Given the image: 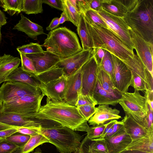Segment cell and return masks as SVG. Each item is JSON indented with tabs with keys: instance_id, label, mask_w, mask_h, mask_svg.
<instances>
[{
	"instance_id": "cell-1",
	"label": "cell",
	"mask_w": 153,
	"mask_h": 153,
	"mask_svg": "<svg viewBox=\"0 0 153 153\" xmlns=\"http://www.w3.org/2000/svg\"><path fill=\"white\" fill-rule=\"evenodd\" d=\"M35 118L55 121L74 131L86 132L89 127L77 107L65 101L54 102L47 98Z\"/></svg>"
},
{
	"instance_id": "cell-2",
	"label": "cell",
	"mask_w": 153,
	"mask_h": 153,
	"mask_svg": "<svg viewBox=\"0 0 153 153\" xmlns=\"http://www.w3.org/2000/svg\"><path fill=\"white\" fill-rule=\"evenodd\" d=\"M40 133L49 143L54 145L60 153H76L82 136L68 127L55 121L41 119Z\"/></svg>"
},
{
	"instance_id": "cell-3",
	"label": "cell",
	"mask_w": 153,
	"mask_h": 153,
	"mask_svg": "<svg viewBox=\"0 0 153 153\" xmlns=\"http://www.w3.org/2000/svg\"><path fill=\"white\" fill-rule=\"evenodd\" d=\"M123 18L132 30L153 44V0H137Z\"/></svg>"
},
{
	"instance_id": "cell-4",
	"label": "cell",
	"mask_w": 153,
	"mask_h": 153,
	"mask_svg": "<svg viewBox=\"0 0 153 153\" xmlns=\"http://www.w3.org/2000/svg\"><path fill=\"white\" fill-rule=\"evenodd\" d=\"M46 51L64 59L82 50L76 34L66 27L57 28L50 31L41 45Z\"/></svg>"
},
{
	"instance_id": "cell-5",
	"label": "cell",
	"mask_w": 153,
	"mask_h": 153,
	"mask_svg": "<svg viewBox=\"0 0 153 153\" xmlns=\"http://www.w3.org/2000/svg\"><path fill=\"white\" fill-rule=\"evenodd\" d=\"M86 22L92 39L93 48H100L108 51L122 61L133 57L134 52L131 50L110 29L90 24L86 21Z\"/></svg>"
},
{
	"instance_id": "cell-6",
	"label": "cell",
	"mask_w": 153,
	"mask_h": 153,
	"mask_svg": "<svg viewBox=\"0 0 153 153\" xmlns=\"http://www.w3.org/2000/svg\"><path fill=\"white\" fill-rule=\"evenodd\" d=\"M118 103L125 114L129 115L144 127L143 121L147 113V103L145 97L141 95L139 91L134 90L133 93L126 92L122 94Z\"/></svg>"
},
{
	"instance_id": "cell-7",
	"label": "cell",
	"mask_w": 153,
	"mask_h": 153,
	"mask_svg": "<svg viewBox=\"0 0 153 153\" xmlns=\"http://www.w3.org/2000/svg\"><path fill=\"white\" fill-rule=\"evenodd\" d=\"M44 95L42 93L27 95L2 103V111L20 114L35 117L41 107Z\"/></svg>"
},
{
	"instance_id": "cell-8",
	"label": "cell",
	"mask_w": 153,
	"mask_h": 153,
	"mask_svg": "<svg viewBox=\"0 0 153 153\" xmlns=\"http://www.w3.org/2000/svg\"><path fill=\"white\" fill-rule=\"evenodd\" d=\"M41 94L39 88L19 82L6 81L4 82L0 87V99L2 103L26 96Z\"/></svg>"
},
{
	"instance_id": "cell-9",
	"label": "cell",
	"mask_w": 153,
	"mask_h": 153,
	"mask_svg": "<svg viewBox=\"0 0 153 153\" xmlns=\"http://www.w3.org/2000/svg\"><path fill=\"white\" fill-rule=\"evenodd\" d=\"M97 12L105 21L108 28L115 34L131 50L134 51V46L130 33L131 29L123 18L110 14L102 9Z\"/></svg>"
},
{
	"instance_id": "cell-10",
	"label": "cell",
	"mask_w": 153,
	"mask_h": 153,
	"mask_svg": "<svg viewBox=\"0 0 153 153\" xmlns=\"http://www.w3.org/2000/svg\"><path fill=\"white\" fill-rule=\"evenodd\" d=\"M112 55L114 65L112 81L116 88L122 94L128 92L130 86L131 72L121 60L114 55Z\"/></svg>"
},
{
	"instance_id": "cell-11",
	"label": "cell",
	"mask_w": 153,
	"mask_h": 153,
	"mask_svg": "<svg viewBox=\"0 0 153 153\" xmlns=\"http://www.w3.org/2000/svg\"><path fill=\"white\" fill-rule=\"evenodd\" d=\"M130 33L137 54L153 76V44L146 41L131 29L130 30Z\"/></svg>"
},
{
	"instance_id": "cell-12",
	"label": "cell",
	"mask_w": 153,
	"mask_h": 153,
	"mask_svg": "<svg viewBox=\"0 0 153 153\" xmlns=\"http://www.w3.org/2000/svg\"><path fill=\"white\" fill-rule=\"evenodd\" d=\"M97 67L93 56L82 67V92L83 94L93 96L97 81Z\"/></svg>"
},
{
	"instance_id": "cell-13",
	"label": "cell",
	"mask_w": 153,
	"mask_h": 153,
	"mask_svg": "<svg viewBox=\"0 0 153 153\" xmlns=\"http://www.w3.org/2000/svg\"><path fill=\"white\" fill-rule=\"evenodd\" d=\"M93 56V49L82 50L70 57L61 59L56 65L62 68L64 74L68 76L79 69Z\"/></svg>"
},
{
	"instance_id": "cell-14",
	"label": "cell",
	"mask_w": 153,
	"mask_h": 153,
	"mask_svg": "<svg viewBox=\"0 0 153 153\" xmlns=\"http://www.w3.org/2000/svg\"><path fill=\"white\" fill-rule=\"evenodd\" d=\"M66 76L64 74L59 78L48 83H40L42 93L54 102L65 101Z\"/></svg>"
},
{
	"instance_id": "cell-15",
	"label": "cell",
	"mask_w": 153,
	"mask_h": 153,
	"mask_svg": "<svg viewBox=\"0 0 153 153\" xmlns=\"http://www.w3.org/2000/svg\"><path fill=\"white\" fill-rule=\"evenodd\" d=\"M0 122L17 127H33L41 126L40 120L25 115L1 111Z\"/></svg>"
},
{
	"instance_id": "cell-16",
	"label": "cell",
	"mask_w": 153,
	"mask_h": 153,
	"mask_svg": "<svg viewBox=\"0 0 153 153\" xmlns=\"http://www.w3.org/2000/svg\"><path fill=\"white\" fill-rule=\"evenodd\" d=\"M26 55L33 62L37 74L49 69L61 60L57 55L47 51Z\"/></svg>"
},
{
	"instance_id": "cell-17",
	"label": "cell",
	"mask_w": 153,
	"mask_h": 153,
	"mask_svg": "<svg viewBox=\"0 0 153 153\" xmlns=\"http://www.w3.org/2000/svg\"><path fill=\"white\" fill-rule=\"evenodd\" d=\"M81 67L66 76L65 102L73 105L75 106L77 100V92L82 88Z\"/></svg>"
},
{
	"instance_id": "cell-18",
	"label": "cell",
	"mask_w": 153,
	"mask_h": 153,
	"mask_svg": "<svg viewBox=\"0 0 153 153\" xmlns=\"http://www.w3.org/2000/svg\"><path fill=\"white\" fill-rule=\"evenodd\" d=\"M109 153H120L131 143L132 139L124 126L111 136L104 137Z\"/></svg>"
},
{
	"instance_id": "cell-19",
	"label": "cell",
	"mask_w": 153,
	"mask_h": 153,
	"mask_svg": "<svg viewBox=\"0 0 153 153\" xmlns=\"http://www.w3.org/2000/svg\"><path fill=\"white\" fill-rule=\"evenodd\" d=\"M96 109L95 113L88 121L90 125L103 124L111 120L121 118L119 115L120 111L109 107V105H99Z\"/></svg>"
},
{
	"instance_id": "cell-20",
	"label": "cell",
	"mask_w": 153,
	"mask_h": 153,
	"mask_svg": "<svg viewBox=\"0 0 153 153\" xmlns=\"http://www.w3.org/2000/svg\"><path fill=\"white\" fill-rule=\"evenodd\" d=\"M102 9L114 16L123 18L132 7L134 0H101Z\"/></svg>"
},
{
	"instance_id": "cell-21",
	"label": "cell",
	"mask_w": 153,
	"mask_h": 153,
	"mask_svg": "<svg viewBox=\"0 0 153 153\" xmlns=\"http://www.w3.org/2000/svg\"><path fill=\"white\" fill-rule=\"evenodd\" d=\"M21 19L13 28V30L25 33L31 39L36 40L39 35L45 34L42 26L31 21L22 14H20Z\"/></svg>"
},
{
	"instance_id": "cell-22",
	"label": "cell",
	"mask_w": 153,
	"mask_h": 153,
	"mask_svg": "<svg viewBox=\"0 0 153 153\" xmlns=\"http://www.w3.org/2000/svg\"><path fill=\"white\" fill-rule=\"evenodd\" d=\"M21 59L10 54L0 56V85L6 82L9 75L19 67Z\"/></svg>"
},
{
	"instance_id": "cell-23",
	"label": "cell",
	"mask_w": 153,
	"mask_h": 153,
	"mask_svg": "<svg viewBox=\"0 0 153 153\" xmlns=\"http://www.w3.org/2000/svg\"><path fill=\"white\" fill-rule=\"evenodd\" d=\"M121 121L126 132L130 136L132 140L140 139L147 134L148 130L129 115L125 114Z\"/></svg>"
},
{
	"instance_id": "cell-24",
	"label": "cell",
	"mask_w": 153,
	"mask_h": 153,
	"mask_svg": "<svg viewBox=\"0 0 153 153\" xmlns=\"http://www.w3.org/2000/svg\"><path fill=\"white\" fill-rule=\"evenodd\" d=\"M130 150L153 153V130H148L146 134L140 139L132 140L124 150Z\"/></svg>"
},
{
	"instance_id": "cell-25",
	"label": "cell",
	"mask_w": 153,
	"mask_h": 153,
	"mask_svg": "<svg viewBox=\"0 0 153 153\" xmlns=\"http://www.w3.org/2000/svg\"><path fill=\"white\" fill-rule=\"evenodd\" d=\"M93 97L97 105H111L115 106L119 103V100L121 97H117L103 90L97 81Z\"/></svg>"
},
{
	"instance_id": "cell-26",
	"label": "cell",
	"mask_w": 153,
	"mask_h": 153,
	"mask_svg": "<svg viewBox=\"0 0 153 153\" xmlns=\"http://www.w3.org/2000/svg\"><path fill=\"white\" fill-rule=\"evenodd\" d=\"M6 81H14L22 82L32 87L39 88L40 83L36 79L18 67L9 75Z\"/></svg>"
},
{
	"instance_id": "cell-27",
	"label": "cell",
	"mask_w": 153,
	"mask_h": 153,
	"mask_svg": "<svg viewBox=\"0 0 153 153\" xmlns=\"http://www.w3.org/2000/svg\"><path fill=\"white\" fill-rule=\"evenodd\" d=\"M77 31L81 40L83 50H87L93 48L92 39L88 30L84 14H81L77 26Z\"/></svg>"
},
{
	"instance_id": "cell-28",
	"label": "cell",
	"mask_w": 153,
	"mask_h": 153,
	"mask_svg": "<svg viewBox=\"0 0 153 153\" xmlns=\"http://www.w3.org/2000/svg\"><path fill=\"white\" fill-rule=\"evenodd\" d=\"M97 80L103 90L117 97H121L122 94L116 88L110 76L98 66Z\"/></svg>"
},
{
	"instance_id": "cell-29",
	"label": "cell",
	"mask_w": 153,
	"mask_h": 153,
	"mask_svg": "<svg viewBox=\"0 0 153 153\" xmlns=\"http://www.w3.org/2000/svg\"><path fill=\"white\" fill-rule=\"evenodd\" d=\"M63 74L62 68L55 65L48 70L37 74L35 78L40 83L46 84L59 78Z\"/></svg>"
},
{
	"instance_id": "cell-30",
	"label": "cell",
	"mask_w": 153,
	"mask_h": 153,
	"mask_svg": "<svg viewBox=\"0 0 153 153\" xmlns=\"http://www.w3.org/2000/svg\"><path fill=\"white\" fill-rule=\"evenodd\" d=\"M122 61L131 71L139 76L146 82V68L137 54L135 53L133 57Z\"/></svg>"
},
{
	"instance_id": "cell-31",
	"label": "cell",
	"mask_w": 153,
	"mask_h": 153,
	"mask_svg": "<svg viewBox=\"0 0 153 153\" xmlns=\"http://www.w3.org/2000/svg\"><path fill=\"white\" fill-rule=\"evenodd\" d=\"M23 0H0V6L11 16L22 12Z\"/></svg>"
},
{
	"instance_id": "cell-32",
	"label": "cell",
	"mask_w": 153,
	"mask_h": 153,
	"mask_svg": "<svg viewBox=\"0 0 153 153\" xmlns=\"http://www.w3.org/2000/svg\"><path fill=\"white\" fill-rule=\"evenodd\" d=\"M42 0H23L22 12L29 15L42 13Z\"/></svg>"
},
{
	"instance_id": "cell-33",
	"label": "cell",
	"mask_w": 153,
	"mask_h": 153,
	"mask_svg": "<svg viewBox=\"0 0 153 153\" xmlns=\"http://www.w3.org/2000/svg\"><path fill=\"white\" fill-rule=\"evenodd\" d=\"M63 11L65 14L67 21L71 22L75 26H77L81 14L70 3L68 0H62Z\"/></svg>"
},
{
	"instance_id": "cell-34",
	"label": "cell",
	"mask_w": 153,
	"mask_h": 153,
	"mask_svg": "<svg viewBox=\"0 0 153 153\" xmlns=\"http://www.w3.org/2000/svg\"><path fill=\"white\" fill-rule=\"evenodd\" d=\"M45 143H49L48 140L41 133L31 136L29 140L22 148V153H29L33 151L38 146Z\"/></svg>"
},
{
	"instance_id": "cell-35",
	"label": "cell",
	"mask_w": 153,
	"mask_h": 153,
	"mask_svg": "<svg viewBox=\"0 0 153 153\" xmlns=\"http://www.w3.org/2000/svg\"><path fill=\"white\" fill-rule=\"evenodd\" d=\"M98 67L108 75L112 80L114 71L112 54L108 51L105 50L104 56L100 65Z\"/></svg>"
},
{
	"instance_id": "cell-36",
	"label": "cell",
	"mask_w": 153,
	"mask_h": 153,
	"mask_svg": "<svg viewBox=\"0 0 153 153\" xmlns=\"http://www.w3.org/2000/svg\"><path fill=\"white\" fill-rule=\"evenodd\" d=\"M86 21L90 24L97 25L108 28L106 24L97 11L90 9L84 14Z\"/></svg>"
},
{
	"instance_id": "cell-37",
	"label": "cell",
	"mask_w": 153,
	"mask_h": 153,
	"mask_svg": "<svg viewBox=\"0 0 153 153\" xmlns=\"http://www.w3.org/2000/svg\"><path fill=\"white\" fill-rule=\"evenodd\" d=\"M21 57L22 69L31 76L35 78L37 73L31 60L26 54L19 53Z\"/></svg>"
},
{
	"instance_id": "cell-38",
	"label": "cell",
	"mask_w": 153,
	"mask_h": 153,
	"mask_svg": "<svg viewBox=\"0 0 153 153\" xmlns=\"http://www.w3.org/2000/svg\"><path fill=\"white\" fill-rule=\"evenodd\" d=\"M30 136L18 132L14 133L5 138L7 141L22 148L29 140Z\"/></svg>"
},
{
	"instance_id": "cell-39",
	"label": "cell",
	"mask_w": 153,
	"mask_h": 153,
	"mask_svg": "<svg viewBox=\"0 0 153 153\" xmlns=\"http://www.w3.org/2000/svg\"><path fill=\"white\" fill-rule=\"evenodd\" d=\"M19 53L25 54L43 52L44 51L41 45L37 43H30L27 45L19 46L16 48Z\"/></svg>"
},
{
	"instance_id": "cell-40",
	"label": "cell",
	"mask_w": 153,
	"mask_h": 153,
	"mask_svg": "<svg viewBox=\"0 0 153 153\" xmlns=\"http://www.w3.org/2000/svg\"><path fill=\"white\" fill-rule=\"evenodd\" d=\"M108 122L103 124L89 127L86 132L88 138L93 139L101 137Z\"/></svg>"
},
{
	"instance_id": "cell-41",
	"label": "cell",
	"mask_w": 153,
	"mask_h": 153,
	"mask_svg": "<svg viewBox=\"0 0 153 153\" xmlns=\"http://www.w3.org/2000/svg\"><path fill=\"white\" fill-rule=\"evenodd\" d=\"M131 72L132 77L130 86L133 87L134 90L145 91L146 90L145 81L133 71Z\"/></svg>"
},
{
	"instance_id": "cell-42",
	"label": "cell",
	"mask_w": 153,
	"mask_h": 153,
	"mask_svg": "<svg viewBox=\"0 0 153 153\" xmlns=\"http://www.w3.org/2000/svg\"><path fill=\"white\" fill-rule=\"evenodd\" d=\"M87 104L97 105V102L93 96L84 94L82 92V89L77 92V100L75 106L78 107Z\"/></svg>"
},
{
	"instance_id": "cell-43",
	"label": "cell",
	"mask_w": 153,
	"mask_h": 153,
	"mask_svg": "<svg viewBox=\"0 0 153 153\" xmlns=\"http://www.w3.org/2000/svg\"><path fill=\"white\" fill-rule=\"evenodd\" d=\"M90 141L94 150L103 153H109L104 137H100L96 139H90Z\"/></svg>"
},
{
	"instance_id": "cell-44",
	"label": "cell",
	"mask_w": 153,
	"mask_h": 153,
	"mask_svg": "<svg viewBox=\"0 0 153 153\" xmlns=\"http://www.w3.org/2000/svg\"><path fill=\"white\" fill-rule=\"evenodd\" d=\"M95 105L93 104H87L77 107L82 115L88 121L95 113Z\"/></svg>"
},
{
	"instance_id": "cell-45",
	"label": "cell",
	"mask_w": 153,
	"mask_h": 153,
	"mask_svg": "<svg viewBox=\"0 0 153 153\" xmlns=\"http://www.w3.org/2000/svg\"><path fill=\"white\" fill-rule=\"evenodd\" d=\"M76 153H103L94 150L91 144L90 139L86 136L81 142Z\"/></svg>"
},
{
	"instance_id": "cell-46",
	"label": "cell",
	"mask_w": 153,
	"mask_h": 153,
	"mask_svg": "<svg viewBox=\"0 0 153 153\" xmlns=\"http://www.w3.org/2000/svg\"><path fill=\"white\" fill-rule=\"evenodd\" d=\"M19 148L5 138L0 141V153H12Z\"/></svg>"
},
{
	"instance_id": "cell-47",
	"label": "cell",
	"mask_w": 153,
	"mask_h": 153,
	"mask_svg": "<svg viewBox=\"0 0 153 153\" xmlns=\"http://www.w3.org/2000/svg\"><path fill=\"white\" fill-rule=\"evenodd\" d=\"M148 111L147 115L143 121L144 127L148 131L153 130V110L147 103Z\"/></svg>"
},
{
	"instance_id": "cell-48",
	"label": "cell",
	"mask_w": 153,
	"mask_h": 153,
	"mask_svg": "<svg viewBox=\"0 0 153 153\" xmlns=\"http://www.w3.org/2000/svg\"><path fill=\"white\" fill-rule=\"evenodd\" d=\"M41 126L33 127H18L17 128L18 133L24 134L32 136L40 133Z\"/></svg>"
},
{
	"instance_id": "cell-49",
	"label": "cell",
	"mask_w": 153,
	"mask_h": 153,
	"mask_svg": "<svg viewBox=\"0 0 153 153\" xmlns=\"http://www.w3.org/2000/svg\"><path fill=\"white\" fill-rule=\"evenodd\" d=\"M105 52V50L100 48H93V56L98 66H99L100 65L104 56Z\"/></svg>"
},
{
	"instance_id": "cell-50",
	"label": "cell",
	"mask_w": 153,
	"mask_h": 153,
	"mask_svg": "<svg viewBox=\"0 0 153 153\" xmlns=\"http://www.w3.org/2000/svg\"><path fill=\"white\" fill-rule=\"evenodd\" d=\"M76 10L80 14H84L91 9L88 0H76Z\"/></svg>"
},
{
	"instance_id": "cell-51",
	"label": "cell",
	"mask_w": 153,
	"mask_h": 153,
	"mask_svg": "<svg viewBox=\"0 0 153 153\" xmlns=\"http://www.w3.org/2000/svg\"><path fill=\"white\" fill-rule=\"evenodd\" d=\"M43 3L47 4L51 7L63 11L62 0H42Z\"/></svg>"
},
{
	"instance_id": "cell-52",
	"label": "cell",
	"mask_w": 153,
	"mask_h": 153,
	"mask_svg": "<svg viewBox=\"0 0 153 153\" xmlns=\"http://www.w3.org/2000/svg\"><path fill=\"white\" fill-rule=\"evenodd\" d=\"M91 9L98 11L102 9L101 0H88Z\"/></svg>"
},
{
	"instance_id": "cell-53",
	"label": "cell",
	"mask_w": 153,
	"mask_h": 153,
	"mask_svg": "<svg viewBox=\"0 0 153 153\" xmlns=\"http://www.w3.org/2000/svg\"><path fill=\"white\" fill-rule=\"evenodd\" d=\"M17 128H10L0 131V138H6L17 133Z\"/></svg>"
},
{
	"instance_id": "cell-54",
	"label": "cell",
	"mask_w": 153,
	"mask_h": 153,
	"mask_svg": "<svg viewBox=\"0 0 153 153\" xmlns=\"http://www.w3.org/2000/svg\"><path fill=\"white\" fill-rule=\"evenodd\" d=\"M145 97L148 104L153 110V91L146 90L145 91Z\"/></svg>"
},
{
	"instance_id": "cell-55",
	"label": "cell",
	"mask_w": 153,
	"mask_h": 153,
	"mask_svg": "<svg viewBox=\"0 0 153 153\" xmlns=\"http://www.w3.org/2000/svg\"><path fill=\"white\" fill-rule=\"evenodd\" d=\"M59 19L58 17H55L53 19L49 25L46 27V30L51 31L57 28L59 25Z\"/></svg>"
},
{
	"instance_id": "cell-56",
	"label": "cell",
	"mask_w": 153,
	"mask_h": 153,
	"mask_svg": "<svg viewBox=\"0 0 153 153\" xmlns=\"http://www.w3.org/2000/svg\"><path fill=\"white\" fill-rule=\"evenodd\" d=\"M7 23L6 18L3 12L0 9V25L2 26L6 25Z\"/></svg>"
},
{
	"instance_id": "cell-57",
	"label": "cell",
	"mask_w": 153,
	"mask_h": 153,
	"mask_svg": "<svg viewBox=\"0 0 153 153\" xmlns=\"http://www.w3.org/2000/svg\"><path fill=\"white\" fill-rule=\"evenodd\" d=\"M17 128L18 127L7 125L0 122V131L10 128Z\"/></svg>"
},
{
	"instance_id": "cell-58",
	"label": "cell",
	"mask_w": 153,
	"mask_h": 153,
	"mask_svg": "<svg viewBox=\"0 0 153 153\" xmlns=\"http://www.w3.org/2000/svg\"><path fill=\"white\" fill-rule=\"evenodd\" d=\"M67 21V16L65 13L63 12L61 14L60 17L59 19V25L62 24L65 21Z\"/></svg>"
},
{
	"instance_id": "cell-59",
	"label": "cell",
	"mask_w": 153,
	"mask_h": 153,
	"mask_svg": "<svg viewBox=\"0 0 153 153\" xmlns=\"http://www.w3.org/2000/svg\"><path fill=\"white\" fill-rule=\"evenodd\" d=\"M120 153H151L149 152H143L142 151L134 150H124Z\"/></svg>"
},
{
	"instance_id": "cell-60",
	"label": "cell",
	"mask_w": 153,
	"mask_h": 153,
	"mask_svg": "<svg viewBox=\"0 0 153 153\" xmlns=\"http://www.w3.org/2000/svg\"><path fill=\"white\" fill-rule=\"evenodd\" d=\"M22 148H19L12 153H22Z\"/></svg>"
},
{
	"instance_id": "cell-61",
	"label": "cell",
	"mask_w": 153,
	"mask_h": 153,
	"mask_svg": "<svg viewBox=\"0 0 153 153\" xmlns=\"http://www.w3.org/2000/svg\"><path fill=\"white\" fill-rule=\"evenodd\" d=\"M32 153H43L41 150V149L39 148H37L35 152Z\"/></svg>"
},
{
	"instance_id": "cell-62",
	"label": "cell",
	"mask_w": 153,
	"mask_h": 153,
	"mask_svg": "<svg viewBox=\"0 0 153 153\" xmlns=\"http://www.w3.org/2000/svg\"><path fill=\"white\" fill-rule=\"evenodd\" d=\"M2 102L0 99V112L2 111Z\"/></svg>"
},
{
	"instance_id": "cell-63",
	"label": "cell",
	"mask_w": 153,
	"mask_h": 153,
	"mask_svg": "<svg viewBox=\"0 0 153 153\" xmlns=\"http://www.w3.org/2000/svg\"><path fill=\"white\" fill-rule=\"evenodd\" d=\"M1 26L0 25V44L1 43L2 39V36L1 31Z\"/></svg>"
},
{
	"instance_id": "cell-64",
	"label": "cell",
	"mask_w": 153,
	"mask_h": 153,
	"mask_svg": "<svg viewBox=\"0 0 153 153\" xmlns=\"http://www.w3.org/2000/svg\"><path fill=\"white\" fill-rule=\"evenodd\" d=\"M3 139H4V138H0V141L2 140H3Z\"/></svg>"
}]
</instances>
